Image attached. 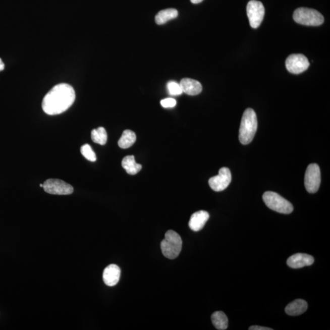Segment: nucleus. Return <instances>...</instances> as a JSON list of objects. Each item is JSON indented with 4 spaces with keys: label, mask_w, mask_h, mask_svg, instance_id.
I'll use <instances>...</instances> for the list:
<instances>
[{
    "label": "nucleus",
    "mask_w": 330,
    "mask_h": 330,
    "mask_svg": "<svg viewBox=\"0 0 330 330\" xmlns=\"http://www.w3.org/2000/svg\"><path fill=\"white\" fill-rule=\"evenodd\" d=\"M75 92L71 85L61 83L54 86L43 98L42 106L43 112L49 115L62 114L74 103Z\"/></svg>",
    "instance_id": "nucleus-1"
},
{
    "label": "nucleus",
    "mask_w": 330,
    "mask_h": 330,
    "mask_svg": "<svg viewBox=\"0 0 330 330\" xmlns=\"http://www.w3.org/2000/svg\"><path fill=\"white\" fill-rule=\"evenodd\" d=\"M257 129V119L255 112L248 108L243 115L239 129L240 143L247 145L253 141Z\"/></svg>",
    "instance_id": "nucleus-2"
},
{
    "label": "nucleus",
    "mask_w": 330,
    "mask_h": 330,
    "mask_svg": "<svg viewBox=\"0 0 330 330\" xmlns=\"http://www.w3.org/2000/svg\"><path fill=\"white\" fill-rule=\"evenodd\" d=\"M182 247L181 236L173 230L167 231L161 243V251L164 256L170 259H176L180 254Z\"/></svg>",
    "instance_id": "nucleus-3"
},
{
    "label": "nucleus",
    "mask_w": 330,
    "mask_h": 330,
    "mask_svg": "<svg viewBox=\"0 0 330 330\" xmlns=\"http://www.w3.org/2000/svg\"><path fill=\"white\" fill-rule=\"evenodd\" d=\"M263 200L269 208L275 212L289 214L294 210L293 205L290 202L275 192H266L263 195Z\"/></svg>",
    "instance_id": "nucleus-4"
},
{
    "label": "nucleus",
    "mask_w": 330,
    "mask_h": 330,
    "mask_svg": "<svg viewBox=\"0 0 330 330\" xmlns=\"http://www.w3.org/2000/svg\"><path fill=\"white\" fill-rule=\"evenodd\" d=\"M293 18L298 24L306 26H319L323 24L324 17L312 9L300 8L295 11Z\"/></svg>",
    "instance_id": "nucleus-5"
},
{
    "label": "nucleus",
    "mask_w": 330,
    "mask_h": 330,
    "mask_svg": "<svg viewBox=\"0 0 330 330\" xmlns=\"http://www.w3.org/2000/svg\"><path fill=\"white\" fill-rule=\"evenodd\" d=\"M321 182L320 170L318 165L310 164L307 168L305 176V186L307 192L310 193L317 192Z\"/></svg>",
    "instance_id": "nucleus-6"
},
{
    "label": "nucleus",
    "mask_w": 330,
    "mask_h": 330,
    "mask_svg": "<svg viewBox=\"0 0 330 330\" xmlns=\"http://www.w3.org/2000/svg\"><path fill=\"white\" fill-rule=\"evenodd\" d=\"M247 13L251 27L257 28L263 21L265 15V8L261 2L251 0L247 5Z\"/></svg>",
    "instance_id": "nucleus-7"
},
{
    "label": "nucleus",
    "mask_w": 330,
    "mask_h": 330,
    "mask_svg": "<svg viewBox=\"0 0 330 330\" xmlns=\"http://www.w3.org/2000/svg\"><path fill=\"white\" fill-rule=\"evenodd\" d=\"M43 189L46 193L51 195H68L74 192V188L71 185L56 179H50L45 181Z\"/></svg>",
    "instance_id": "nucleus-8"
},
{
    "label": "nucleus",
    "mask_w": 330,
    "mask_h": 330,
    "mask_svg": "<svg viewBox=\"0 0 330 330\" xmlns=\"http://www.w3.org/2000/svg\"><path fill=\"white\" fill-rule=\"evenodd\" d=\"M309 65L308 59L302 54H292L286 61V67L289 72L299 74L308 69Z\"/></svg>",
    "instance_id": "nucleus-9"
},
{
    "label": "nucleus",
    "mask_w": 330,
    "mask_h": 330,
    "mask_svg": "<svg viewBox=\"0 0 330 330\" xmlns=\"http://www.w3.org/2000/svg\"><path fill=\"white\" fill-rule=\"evenodd\" d=\"M231 173L228 168H222L219 170L218 175L211 178L208 181L211 189L215 192H222L229 186L231 182Z\"/></svg>",
    "instance_id": "nucleus-10"
},
{
    "label": "nucleus",
    "mask_w": 330,
    "mask_h": 330,
    "mask_svg": "<svg viewBox=\"0 0 330 330\" xmlns=\"http://www.w3.org/2000/svg\"><path fill=\"white\" fill-rule=\"evenodd\" d=\"M314 262V257L304 253L295 254L289 257L287 264L292 268H300L311 265Z\"/></svg>",
    "instance_id": "nucleus-11"
},
{
    "label": "nucleus",
    "mask_w": 330,
    "mask_h": 330,
    "mask_svg": "<svg viewBox=\"0 0 330 330\" xmlns=\"http://www.w3.org/2000/svg\"><path fill=\"white\" fill-rule=\"evenodd\" d=\"M121 277V269L118 265L110 264L105 268L103 273V280L108 286L117 285Z\"/></svg>",
    "instance_id": "nucleus-12"
},
{
    "label": "nucleus",
    "mask_w": 330,
    "mask_h": 330,
    "mask_svg": "<svg viewBox=\"0 0 330 330\" xmlns=\"http://www.w3.org/2000/svg\"><path fill=\"white\" fill-rule=\"evenodd\" d=\"M208 218L209 214L206 211L199 210L191 216L189 227L194 231H200L204 227Z\"/></svg>",
    "instance_id": "nucleus-13"
},
{
    "label": "nucleus",
    "mask_w": 330,
    "mask_h": 330,
    "mask_svg": "<svg viewBox=\"0 0 330 330\" xmlns=\"http://www.w3.org/2000/svg\"><path fill=\"white\" fill-rule=\"evenodd\" d=\"M180 85L182 91L190 95L200 94L202 89L201 84L198 81L191 79H182Z\"/></svg>",
    "instance_id": "nucleus-14"
},
{
    "label": "nucleus",
    "mask_w": 330,
    "mask_h": 330,
    "mask_svg": "<svg viewBox=\"0 0 330 330\" xmlns=\"http://www.w3.org/2000/svg\"><path fill=\"white\" fill-rule=\"evenodd\" d=\"M308 309V303L306 301L302 299H297L289 304L286 307V314L292 316H296L302 314Z\"/></svg>",
    "instance_id": "nucleus-15"
},
{
    "label": "nucleus",
    "mask_w": 330,
    "mask_h": 330,
    "mask_svg": "<svg viewBox=\"0 0 330 330\" xmlns=\"http://www.w3.org/2000/svg\"><path fill=\"white\" fill-rule=\"evenodd\" d=\"M122 166L130 175H137L142 169L141 165L135 161L134 155H128L124 157L122 161Z\"/></svg>",
    "instance_id": "nucleus-16"
},
{
    "label": "nucleus",
    "mask_w": 330,
    "mask_h": 330,
    "mask_svg": "<svg viewBox=\"0 0 330 330\" xmlns=\"http://www.w3.org/2000/svg\"><path fill=\"white\" fill-rule=\"evenodd\" d=\"M178 16V11L170 8L160 11L155 16V22L158 25H163L171 20L175 19Z\"/></svg>",
    "instance_id": "nucleus-17"
},
{
    "label": "nucleus",
    "mask_w": 330,
    "mask_h": 330,
    "mask_svg": "<svg viewBox=\"0 0 330 330\" xmlns=\"http://www.w3.org/2000/svg\"><path fill=\"white\" fill-rule=\"evenodd\" d=\"M137 140L135 132L130 130H124L122 136L118 141V145L122 149H127L131 147Z\"/></svg>",
    "instance_id": "nucleus-18"
},
{
    "label": "nucleus",
    "mask_w": 330,
    "mask_h": 330,
    "mask_svg": "<svg viewBox=\"0 0 330 330\" xmlns=\"http://www.w3.org/2000/svg\"><path fill=\"white\" fill-rule=\"evenodd\" d=\"M212 321L214 326L217 329H227L228 326V319L224 312L216 311L212 315Z\"/></svg>",
    "instance_id": "nucleus-19"
},
{
    "label": "nucleus",
    "mask_w": 330,
    "mask_h": 330,
    "mask_svg": "<svg viewBox=\"0 0 330 330\" xmlns=\"http://www.w3.org/2000/svg\"><path fill=\"white\" fill-rule=\"evenodd\" d=\"M107 134L105 129L102 127L92 130L91 139L94 143L105 145L107 141Z\"/></svg>",
    "instance_id": "nucleus-20"
},
{
    "label": "nucleus",
    "mask_w": 330,
    "mask_h": 330,
    "mask_svg": "<svg viewBox=\"0 0 330 330\" xmlns=\"http://www.w3.org/2000/svg\"><path fill=\"white\" fill-rule=\"evenodd\" d=\"M80 151L83 157L86 158L87 160L91 161H96V155H95L94 150H92L91 147L89 144H84L81 147Z\"/></svg>",
    "instance_id": "nucleus-21"
},
{
    "label": "nucleus",
    "mask_w": 330,
    "mask_h": 330,
    "mask_svg": "<svg viewBox=\"0 0 330 330\" xmlns=\"http://www.w3.org/2000/svg\"><path fill=\"white\" fill-rule=\"evenodd\" d=\"M167 88L169 90V94L172 95H179L182 94V89L180 84L175 82V81H170L167 84Z\"/></svg>",
    "instance_id": "nucleus-22"
},
{
    "label": "nucleus",
    "mask_w": 330,
    "mask_h": 330,
    "mask_svg": "<svg viewBox=\"0 0 330 330\" xmlns=\"http://www.w3.org/2000/svg\"><path fill=\"white\" fill-rule=\"evenodd\" d=\"M160 103L164 108H173L176 105V100L173 98H167L161 100Z\"/></svg>",
    "instance_id": "nucleus-23"
},
{
    "label": "nucleus",
    "mask_w": 330,
    "mask_h": 330,
    "mask_svg": "<svg viewBox=\"0 0 330 330\" xmlns=\"http://www.w3.org/2000/svg\"><path fill=\"white\" fill-rule=\"evenodd\" d=\"M250 330H272L273 329L267 328V327L260 326H252L249 328Z\"/></svg>",
    "instance_id": "nucleus-24"
},
{
    "label": "nucleus",
    "mask_w": 330,
    "mask_h": 330,
    "mask_svg": "<svg viewBox=\"0 0 330 330\" xmlns=\"http://www.w3.org/2000/svg\"><path fill=\"white\" fill-rule=\"evenodd\" d=\"M5 69V64L3 62V61L0 59V71H4Z\"/></svg>",
    "instance_id": "nucleus-25"
},
{
    "label": "nucleus",
    "mask_w": 330,
    "mask_h": 330,
    "mask_svg": "<svg viewBox=\"0 0 330 330\" xmlns=\"http://www.w3.org/2000/svg\"><path fill=\"white\" fill-rule=\"evenodd\" d=\"M191 2L193 4H198L199 3L202 2L203 0H190Z\"/></svg>",
    "instance_id": "nucleus-26"
},
{
    "label": "nucleus",
    "mask_w": 330,
    "mask_h": 330,
    "mask_svg": "<svg viewBox=\"0 0 330 330\" xmlns=\"http://www.w3.org/2000/svg\"><path fill=\"white\" fill-rule=\"evenodd\" d=\"M40 187L43 188V184H40Z\"/></svg>",
    "instance_id": "nucleus-27"
}]
</instances>
